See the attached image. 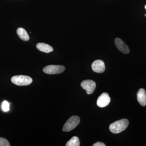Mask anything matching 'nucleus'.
<instances>
[{"mask_svg": "<svg viewBox=\"0 0 146 146\" xmlns=\"http://www.w3.org/2000/svg\"><path fill=\"white\" fill-rule=\"evenodd\" d=\"M137 100L139 104L142 106L146 105V92L145 90L141 88L138 91L137 94Z\"/></svg>", "mask_w": 146, "mask_h": 146, "instance_id": "9", "label": "nucleus"}, {"mask_svg": "<svg viewBox=\"0 0 146 146\" xmlns=\"http://www.w3.org/2000/svg\"><path fill=\"white\" fill-rule=\"evenodd\" d=\"M2 108L4 112H7L9 110V104L6 101H4L3 102Z\"/></svg>", "mask_w": 146, "mask_h": 146, "instance_id": "13", "label": "nucleus"}, {"mask_svg": "<svg viewBox=\"0 0 146 146\" xmlns=\"http://www.w3.org/2000/svg\"><path fill=\"white\" fill-rule=\"evenodd\" d=\"M80 142L78 137L74 136L66 143V146H79Z\"/></svg>", "mask_w": 146, "mask_h": 146, "instance_id": "12", "label": "nucleus"}, {"mask_svg": "<svg viewBox=\"0 0 146 146\" xmlns=\"http://www.w3.org/2000/svg\"><path fill=\"white\" fill-rule=\"evenodd\" d=\"M81 86L88 95H91L94 93L96 88V83L93 80H84L81 83Z\"/></svg>", "mask_w": 146, "mask_h": 146, "instance_id": "5", "label": "nucleus"}, {"mask_svg": "<svg viewBox=\"0 0 146 146\" xmlns=\"http://www.w3.org/2000/svg\"><path fill=\"white\" fill-rule=\"evenodd\" d=\"M65 69L63 65H49L44 68L43 72L48 74H56L63 72Z\"/></svg>", "mask_w": 146, "mask_h": 146, "instance_id": "4", "label": "nucleus"}, {"mask_svg": "<svg viewBox=\"0 0 146 146\" xmlns=\"http://www.w3.org/2000/svg\"><path fill=\"white\" fill-rule=\"evenodd\" d=\"M11 81L12 83L18 86H27L32 82L33 79L29 76L18 75L12 77Z\"/></svg>", "mask_w": 146, "mask_h": 146, "instance_id": "2", "label": "nucleus"}, {"mask_svg": "<svg viewBox=\"0 0 146 146\" xmlns=\"http://www.w3.org/2000/svg\"><path fill=\"white\" fill-rule=\"evenodd\" d=\"M129 124L127 119H122L112 123L109 126V129L112 133H118L125 130Z\"/></svg>", "mask_w": 146, "mask_h": 146, "instance_id": "1", "label": "nucleus"}, {"mask_svg": "<svg viewBox=\"0 0 146 146\" xmlns=\"http://www.w3.org/2000/svg\"><path fill=\"white\" fill-rule=\"evenodd\" d=\"M8 140L4 138L0 137V146H10Z\"/></svg>", "mask_w": 146, "mask_h": 146, "instance_id": "14", "label": "nucleus"}, {"mask_svg": "<svg viewBox=\"0 0 146 146\" xmlns=\"http://www.w3.org/2000/svg\"><path fill=\"white\" fill-rule=\"evenodd\" d=\"M17 34L21 39L24 41H28L30 37L25 29L23 28H19L17 30Z\"/></svg>", "mask_w": 146, "mask_h": 146, "instance_id": "11", "label": "nucleus"}, {"mask_svg": "<svg viewBox=\"0 0 146 146\" xmlns=\"http://www.w3.org/2000/svg\"><path fill=\"white\" fill-rule=\"evenodd\" d=\"M110 100H111L108 94L103 93L98 98L97 102V105L100 108L106 107L109 104Z\"/></svg>", "mask_w": 146, "mask_h": 146, "instance_id": "6", "label": "nucleus"}, {"mask_svg": "<svg viewBox=\"0 0 146 146\" xmlns=\"http://www.w3.org/2000/svg\"><path fill=\"white\" fill-rule=\"evenodd\" d=\"M37 49L42 52L49 53L53 51V48L50 45L44 43H38L36 45Z\"/></svg>", "mask_w": 146, "mask_h": 146, "instance_id": "10", "label": "nucleus"}, {"mask_svg": "<svg viewBox=\"0 0 146 146\" xmlns=\"http://www.w3.org/2000/svg\"><path fill=\"white\" fill-rule=\"evenodd\" d=\"M93 146H106V145H105L104 143H102V142H98L94 144L93 145Z\"/></svg>", "mask_w": 146, "mask_h": 146, "instance_id": "15", "label": "nucleus"}, {"mask_svg": "<svg viewBox=\"0 0 146 146\" xmlns=\"http://www.w3.org/2000/svg\"><path fill=\"white\" fill-rule=\"evenodd\" d=\"M115 43L117 48L123 53L127 54L130 52L129 48L122 39L119 38H116Z\"/></svg>", "mask_w": 146, "mask_h": 146, "instance_id": "7", "label": "nucleus"}, {"mask_svg": "<svg viewBox=\"0 0 146 146\" xmlns=\"http://www.w3.org/2000/svg\"><path fill=\"white\" fill-rule=\"evenodd\" d=\"M80 122V119L78 116H72L65 123L63 127V131L66 132L71 131L78 125Z\"/></svg>", "mask_w": 146, "mask_h": 146, "instance_id": "3", "label": "nucleus"}, {"mask_svg": "<svg viewBox=\"0 0 146 146\" xmlns=\"http://www.w3.org/2000/svg\"><path fill=\"white\" fill-rule=\"evenodd\" d=\"M145 9H146V5L145 6ZM145 16H146V14H145Z\"/></svg>", "mask_w": 146, "mask_h": 146, "instance_id": "16", "label": "nucleus"}, {"mask_svg": "<svg viewBox=\"0 0 146 146\" xmlns=\"http://www.w3.org/2000/svg\"><path fill=\"white\" fill-rule=\"evenodd\" d=\"M92 70L95 72L102 73L105 70V66L104 61L101 60H97L94 61L92 65Z\"/></svg>", "mask_w": 146, "mask_h": 146, "instance_id": "8", "label": "nucleus"}]
</instances>
